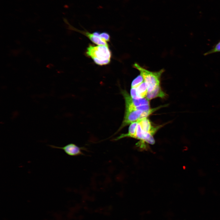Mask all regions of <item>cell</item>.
I'll return each mask as SVG.
<instances>
[{"mask_svg":"<svg viewBox=\"0 0 220 220\" xmlns=\"http://www.w3.org/2000/svg\"><path fill=\"white\" fill-rule=\"evenodd\" d=\"M86 54L91 57L96 64L101 66L109 64L112 56L108 46H95L90 44L87 48Z\"/></svg>","mask_w":220,"mask_h":220,"instance_id":"1","label":"cell"},{"mask_svg":"<svg viewBox=\"0 0 220 220\" xmlns=\"http://www.w3.org/2000/svg\"><path fill=\"white\" fill-rule=\"evenodd\" d=\"M133 66L139 71L143 78L147 87L148 93L151 92L160 87V78L164 72L163 69L158 72H153L145 69L136 63H134Z\"/></svg>","mask_w":220,"mask_h":220,"instance_id":"2","label":"cell"},{"mask_svg":"<svg viewBox=\"0 0 220 220\" xmlns=\"http://www.w3.org/2000/svg\"><path fill=\"white\" fill-rule=\"evenodd\" d=\"M121 93L125 100V110L131 111L140 110L146 111L149 110L150 106L149 101L145 98L139 99L132 98L125 90H122Z\"/></svg>","mask_w":220,"mask_h":220,"instance_id":"3","label":"cell"},{"mask_svg":"<svg viewBox=\"0 0 220 220\" xmlns=\"http://www.w3.org/2000/svg\"><path fill=\"white\" fill-rule=\"evenodd\" d=\"M154 112V110L152 108L144 111L140 110L125 111L124 117L122 123L117 131L114 135L119 132L127 125H130L141 119L147 118Z\"/></svg>","mask_w":220,"mask_h":220,"instance_id":"4","label":"cell"},{"mask_svg":"<svg viewBox=\"0 0 220 220\" xmlns=\"http://www.w3.org/2000/svg\"><path fill=\"white\" fill-rule=\"evenodd\" d=\"M50 147L53 148L63 150L68 155L71 156H76L84 155L82 150H86L83 147H79L74 143L68 144L63 147H58L52 145H48Z\"/></svg>","mask_w":220,"mask_h":220,"instance_id":"5","label":"cell"},{"mask_svg":"<svg viewBox=\"0 0 220 220\" xmlns=\"http://www.w3.org/2000/svg\"><path fill=\"white\" fill-rule=\"evenodd\" d=\"M80 32L85 35L94 43L97 45L108 46L107 42L101 38L99 36L100 33L95 31L90 33L87 31H80Z\"/></svg>","mask_w":220,"mask_h":220,"instance_id":"6","label":"cell"},{"mask_svg":"<svg viewBox=\"0 0 220 220\" xmlns=\"http://www.w3.org/2000/svg\"><path fill=\"white\" fill-rule=\"evenodd\" d=\"M138 120L130 124L127 133L122 134L119 136L112 140L113 141H117L125 138H135L136 136Z\"/></svg>","mask_w":220,"mask_h":220,"instance_id":"7","label":"cell"},{"mask_svg":"<svg viewBox=\"0 0 220 220\" xmlns=\"http://www.w3.org/2000/svg\"><path fill=\"white\" fill-rule=\"evenodd\" d=\"M166 96V94L162 90L161 87H160L151 92L148 93L145 98L150 101L157 97L164 98Z\"/></svg>","mask_w":220,"mask_h":220,"instance_id":"8","label":"cell"},{"mask_svg":"<svg viewBox=\"0 0 220 220\" xmlns=\"http://www.w3.org/2000/svg\"><path fill=\"white\" fill-rule=\"evenodd\" d=\"M135 89L137 94L140 98H143L146 97L148 92V88L144 81Z\"/></svg>","mask_w":220,"mask_h":220,"instance_id":"9","label":"cell"},{"mask_svg":"<svg viewBox=\"0 0 220 220\" xmlns=\"http://www.w3.org/2000/svg\"><path fill=\"white\" fill-rule=\"evenodd\" d=\"M144 81L143 78L140 74L135 78L132 81L131 84V88H136Z\"/></svg>","mask_w":220,"mask_h":220,"instance_id":"10","label":"cell"},{"mask_svg":"<svg viewBox=\"0 0 220 220\" xmlns=\"http://www.w3.org/2000/svg\"><path fill=\"white\" fill-rule=\"evenodd\" d=\"M218 52H220V41L212 49L205 53V55Z\"/></svg>","mask_w":220,"mask_h":220,"instance_id":"11","label":"cell"},{"mask_svg":"<svg viewBox=\"0 0 220 220\" xmlns=\"http://www.w3.org/2000/svg\"><path fill=\"white\" fill-rule=\"evenodd\" d=\"M99 36L107 42L110 41V36L107 33L103 32L100 33Z\"/></svg>","mask_w":220,"mask_h":220,"instance_id":"12","label":"cell"},{"mask_svg":"<svg viewBox=\"0 0 220 220\" xmlns=\"http://www.w3.org/2000/svg\"><path fill=\"white\" fill-rule=\"evenodd\" d=\"M130 96L131 97L134 99H140L138 96L136 89L134 88H131L130 90Z\"/></svg>","mask_w":220,"mask_h":220,"instance_id":"13","label":"cell"}]
</instances>
